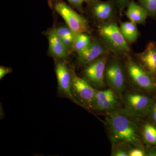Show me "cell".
I'll list each match as a JSON object with an SVG mask.
<instances>
[{
  "instance_id": "603a6c76",
  "label": "cell",
  "mask_w": 156,
  "mask_h": 156,
  "mask_svg": "<svg viewBox=\"0 0 156 156\" xmlns=\"http://www.w3.org/2000/svg\"><path fill=\"white\" fill-rule=\"evenodd\" d=\"M76 36L75 35H70L61 39L69 53L73 50L74 41Z\"/></svg>"
},
{
  "instance_id": "7c38bea8",
  "label": "cell",
  "mask_w": 156,
  "mask_h": 156,
  "mask_svg": "<svg viewBox=\"0 0 156 156\" xmlns=\"http://www.w3.org/2000/svg\"><path fill=\"white\" fill-rule=\"evenodd\" d=\"M109 53V50L101 41H92L87 48L77 53L78 63L81 66H85L98 57L107 55Z\"/></svg>"
},
{
  "instance_id": "2e32d148",
  "label": "cell",
  "mask_w": 156,
  "mask_h": 156,
  "mask_svg": "<svg viewBox=\"0 0 156 156\" xmlns=\"http://www.w3.org/2000/svg\"><path fill=\"white\" fill-rule=\"evenodd\" d=\"M127 7L126 14L130 21L136 24L145 23L148 14L144 9L133 0L130 2Z\"/></svg>"
},
{
  "instance_id": "cb8c5ba5",
  "label": "cell",
  "mask_w": 156,
  "mask_h": 156,
  "mask_svg": "<svg viewBox=\"0 0 156 156\" xmlns=\"http://www.w3.org/2000/svg\"><path fill=\"white\" fill-rule=\"evenodd\" d=\"M129 156H147L145 147H131L129 150Z\"/></svg>"
},
{
  "instance_id": "ac0fdd59",
  "label": "cell",
  "mask_w": 156,
  "mask_h": 156,
  "mask_svg": "<svg viewBox=\"0 0 156 156\" xmlns=\"http://www.w3.org/2000/svg\"><path fill=\"white\" fill-rule=\"evenodd\" d=\"M92 42L91 37L85 33L77 35L74 41L73 50L78 52L87 48Z\"/></svg>"
},
{
  "instance_id": "f1b7e54d",
  "label": "cell",
  "mask_w": 156,
  "mask_h": 156,
  "mask_svg": "<svg viewBox=\"0 0 156 156\" xmlns=\"http://www.w3.org/2000/svg\"><path fill=\"white\" fill-rule=\"evenodd\" d=\"M83 2L87 3L88 5H90L94 3L96 0H83Z\"/></svg>"
},
{
  "instance_id": "8fae6325",
  "label": "cell",
  "mask_w": 156,
  "mask_h": 156,
  "mask_svg": "<svg viewBox=\"0 0 156 156\" xmlns=\"http://www.w3.org/2000/svg\"><path fill=\"white\" fill-rule=\"evenodd\" d=\"M55 72L58 91L65 96L78 104L71 91V69L68 67L65 62L58 60L55 64Z\"/></svg>"
},
{
  "instance_id": "d6986e66",
  "label": "cell",
  "mask_w": 156,
  "mask_h": 156,
  "mask_svg": "<svg viewBox=\"0 0 156 156\" xmlns=\"http://www.w3.org/2000/svg\"><path fill=\"white\" fill-rule=\"evenodd\" d=\"M112 156H129V151L132 147L124 143L112 144Z\"/></svg>"
},
{
  "instance_id": "484cf974",
  "label": "cell",
  "mask_w": 156,
  "mask_h": 156,
  "mask_svg": "<svg viewBox=\"0 0 156 156\" xmlns=\"http://www.w3.org/2000/svg\"><path fill=\"white\" fill-rule=\"evenodd\" d=\"M71 6L80 12L83 11V0H67Z\"/></svg>"
},
{
  "instance_id": "ba28073f",
  "label": "cell",
  "mask_w": 156,
  "mask_h": 156,
  "mask_svg": "<svg viewBox=\"0 0 156 156\" xmlns=\"http://www.w3.org/2000/svg\"><path fill=\"white\" fill-rule=\"evenodd\" d=\"M122 107L121 96L112 89H96L90 110L103 112L105 114Z\"/></svg>"
},
{
  "instance_id": "4fadbf2b",
  "label": "cell",
  "mask_w": 156,
  "mask_h": 156,
  "mask_svg": "<svg viewBox=\"0 0 156 156\" xmlns=\"http://www.w3.org/2000/svg\"><path fill=\"white\" fill-rule=\"evenodd\" d=\"M140 64L156 79V44L151 42L145 50L136 55Z\"/></svg>"
},
{
  "instance_id": "ffe728a7",
  "label": "cell",
  "mask_w": 156,
  "mask_h": 156,
  "mask_svg": "<svg viewBox=\"0 0 156 156\" xmlns=\"http://www.w3.org/2000/svg\"><path fill=\"white\" fill-rule=\"evenodd\" d=\"M139 5L151 16L156 15V0H138Z\"/></svg>"
},
{
  "instance_id": "6da1fadb",
  "label": "cell",
  "mask_w": 156,
  "mask_h": 156,
  "mask_svg": "<svg viewBox=\"0 0 156 156\" xmlns=\"http://www.w3.org/2000/svg\"><path fill=\"white\" fill-rule=\"evenodd\" d=\"M141 121L128 113L123 107L106 114L105 123L112 144L145 147L140 136Z\"/></svg>"
},
{
  "instance_id": "d4e9b609",
  "label": "cell",
  "mask_w": 156,
  "mask_h": 156,
  "mask_svg": "<svg viewBox=\"0 0 156 156\" xmlns=\"http://www.w3.org/2000/svg\"><path fill=\"white\" fill-rule=\"evenodd\" d=\"M132 0H115L117 9L119 10L120 13L122 14L125 8L128 7L129 3Z\"/></svg>"
},
{
  "instance_id": "4316f807",
  "label": "cell",
  "mask_w": 156,
  "mask_h": 156,
  "mask_svg": "<svg viewBox=\"0 0 156 156\" xmlns=\"http://www.w3.org/2000/svg\"><path fill=\"white\" fill-rule=\"evenodd\" d=\"M147 156H156V145L145 146Z\"/></svg>"
},
{
  "instance_id": "5bb4252c",
  "label": "cell",
  "mask_w": 156,
  "mask_h": 156,
  "mask_svg": "<svg viewBox=\"0 0 156 156\" xmlns=\"http://www.w3.org/2000/svg\"><path fill=\"white\" fill-rule=\"evenodd\" d=\"M49 42V53L51 56L58 58H64L68 56L69 53L56 33L55 28L46 32Z\"/></svg>"
},
{
  "instance_id": "44dd1931",
  "label": "cell",
  "mask_w": 156,
  "mask_h": 156,
  "mask_svg": "<svg viewBox=\"0 0 156 156\" xmlns=\"http://www.w3.org/2000/svg\"><path fill=\"white\" fill-rule=\"evenodd\" d=\"M55 30L56 33L61 39L70 35L76 36L67 25L58 27L55 28Z\"/></svg>"
},
{
  "instance_id": "7a4b0ae2",
  "label": "cell",
  "mask_w": 156,
  "mask_h": 156,
  "mask_svg": "<svg viewBox=\"0 0 156 156\" xmlns=\"http://www.w3.org/2000/svg\"><path fill=\"white\" fill-rule=\"evenodd\" d=\"M125 60L127 79L133 89L156 95V79L136 59L127 55Z\"/></svg>"
},
{
  "instance_id": "e0dca14e",
  "label": "cell",
  "mask_w": 156,
  "mask_h": 156,
  "mask_svg": "<svg viewBox=\"0 0 156 156\" xmlns=\"http://www.w3.org/2000/svg\"><path fill=\"white\" fill-rule=\"evenodd\" d=\"M120 29L128 43H133L136 41L139 35L136 23L131 21L122 23Z\"/></svg>"
},
{
  "instance_id": "9a60e30c",
  "label": "cell",
  "mask_w": 156,
  "mask_h": 156,
  "mask_svg": "<svg viewBox=\"0 0 156 156\" xmlns=\"http://www.w3.org/2000/svg\"><path fill=\"white\" fill-rule=\"evenodd\" d=\"M142 120L140 123V136L145 146L156 145V126L149 120Z\"/></svg>"
},
{
  "instance_id": "7402d4cb",
  "label": "cell",
  "mask_w": 156,
  "mask_h": 156,
  "mask_svg": "<svg viewBox=\"0 0 156 156\" xmlns=\"http://www.w3.org/2000/svg\"><path fill=\"white\" fill-rule=\"evenodd\" d=\"M147 118L156 126V95L154 96Z\"/></svg>"
},
{
  "instance_id": "277c9868",
  "label": "cell",
  "mask_w": 156,
  "mask_h": 156,
  "mask_svg": "<svg viewBox=\"0 0 156 156\" xmlns=\"http://www.w3.org/2000/svg\"><path fill=\"white\" fill-rule=\"evenodd\" d=\"M98 33L101 41L115 55H129L131 49L128 43L115 22L101 23L98 27Z\"/></svg>"
},
{
  "instance_id": "30bf717a",
  "label": "cell",
  "mask_w": 156,
  "mask_h": 156,
  "mask_svg": "<svg viewBox=\"0 0 156 156\" xmlns=\"http://www.w3.org/2000/svg\"><path fill=\"white\" fill-rule=\"evenodd\" d=\"M92 17L101 23L115 22L117 17V7L115 0L102 2L96 0L89 5Z\"/></svg>"
},
{
  "instance_id": "52a82bcc",
  "label": "cell",
  "mask_w": 156,
  "mask_h": 156,
  "mask_svg": "<svg viewBox=\"0 0 156 156\" xmlns=\"http://www.w3.org/2000/svg\"><path fill=\"white\" fill-rule=\"evenodd\" d=\"M71 91L78 105L86 109L90 110L96 89L85 78H81L71 70Z\"/></svg>"
},
{
  "instance_id": "3957f363",
  "label": "cell",
  "mask_w": 156,
  "mask_h": 156,
  "mask_svg": "<svg viewBox=\"0 0 156 156\" xmlns=\"http://www.w3.org/2000/svg\"><path fill=\"white\" fill-rule=\"evenodd\" d=\"M155 95L135 89H126L121 96L123 108L138 119L147 118Z\"/></svg>"
},
{
  "instance_id": "5b68a950",
  "label": "cell",
  "mask_w": 156,
  "mask_h": 156,
  "mask_svg": "<svg viewBox=\"0 0 156 156\" xmlns=\"http://www.w3.org/2000/svg\"><path fill=\"white\" fill-rule=\"evenodd\" d=\"M127 80L125 66L118 56L108 57L105 72L104 80L106 86L121 97L127 89Z\"/></svg>"
},
{
  "instance_id": "8992f818",
  "label": "cell",
  "mask_w": 156,
  "mask_h": 156,
  "mask_svg": "<svg viewBox=\"0 0 156 156\" xmlns=\"http://www.w3.org/2000/svg\"><path fill=\"white\" fill-rule=\"evenodd\" d=\"M50 8L62 17L75 34L89 33L90 27L87 20L78 14L63 0H48Z\"/></svg>"
},
{
  "instance_id": "9c48e42d",
  "label": "cell",
  "mask_w": 156,
  "mask_h": 156,
  "mask_svg": "<svg viewBox=\"0 0 156 156\" xmlns=\"http://www.w3.org/2000/svg\"><path fill=\"white\" fill-rule=\"evenodd\" d=\"M108 54L96 58L85 66L83 73L84 78L95 89L105 88V72Z\"/></svg>"
},
{
  "instance_id": "83f0119b",
  "label": "cell",
  "mask_w": 156,
  "mask_h": 156,
  "mask_svg": "<svg viewBox=\"0 0 156 156\" xmlns=\"http://www.w3.org/2000/svg\"><path fill=\"white\" fill-rule=\"evenodd\" d=\"M12 70L11 68L1 66L0 67V79L2 80L4 76L10 73Z\"/></svg>"
}]
</instances>
